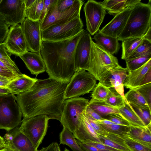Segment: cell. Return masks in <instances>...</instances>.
I'll list each match as a JSON object with an SVG mask.
<instances>
[{
	"instance_id": "1",
	"label": "cell",
	"mask_w": 151,
	"mask_h": 151,
	"mask_svg": "<svg viewBox=\"0 0 151 151\" xmlns=\"http://www.w3.org/2000/svg\"><path fill=\"white\" fill-rule=\"evenodd\" d=\"M68 83L50 77L38 79L30 89L17 95L23 119L44 115L60 122Z\"/></svg>"
},
{
	"instance_id": "2",
	"label": "cell",
	"mask_w": 151,
	"mask_h": 151,
	"mask_svg": "<svg viewBox=\"0 0 151 151\" xmlns=\"http://www.w3.org/2000/svg\"><path fill=\"white\" fill-rule=\"evenodd\" d=\"M84 31L63 40H42L40 54L49 77L69 82L76 72L74 61L76 47Z\"/></svg>"
},
{
	"instance_id": "3",
	"label": "cell",
	"mask_w": 151,
	"mask_h": 151,
	"mask_svg": "<svg viewBox=\"0 0 151 151\" xmlns=\"http://www.w3.org/2000/svg\"><path fill=\"white\" fill-rule=\"evenodd\" d=\"M151 1L147 4L141 2L132 9L126 26L119 36V40L129 38L142 37L151 27Z\"/></svg>"
},
{
	"instance_id": "4",
	"label": "cell",
	"mask_w": 151,
	"mask_h": 151,
	"mask_svg": "<svg viewBox=\"0 0 151 151\" xmlns=\"http://www.w3.org/2000/svg\"><path fill=\"white\" fill-rule=\"evenodd\" d=\"M119 65L117 59L105 51L93 40L88 72L102 84L110 74L111 71Z\"/></svg>"
},
{
	"instance_id": "5",
	"label": "cell",
	"mask_w": 151,
	"mask_h": 151,
	"mask_svg": "<svg viewBox=\"0 0 151 151\" xmlns=\"http://www.w3.org/2000/svg\"><path fill=\"white\" fill-rule=\"evenodd\" d=\"M16 99L12 93L0 95V129L9 132L22 122V113Z\"/></svg>"
},
{
	"instance_id": "6",
	"label": "cell",
	"mask_w": 151,
	"mask_h": 151,
	"mask_svg": "<svg viewBox=\"0 0 151 151\" xmlns=\"http://www.w3.org/2000/svg\"><path fill=\"white\" fill-rule=\"evenodd\" d=\"M88 102V99L79 97L65 100L60 122L73 134L79 128Z\"/></svg>"
},
{
	"instance_id": "7",
	"label": "cell",
	"mask_w": 151,
	"mask_h": 151,
	"mask_svg": "<svg viewBox=\"0 0 151 151\" xmlns=\"http://www.w3.org/2000/svg\"><path fill=\"white\" fill-rule=\"evenodd\" d=\"M96 80L93 75L86 70H77L67 86L65 93V99L88 93L95 87Z\"/></svg>"
},
{
	"instance_id": "8",
	"label": "cell",
	"mask_w": 151,
	"mask_h": 151,
	"mask_svg": "<svg viewBox=\"0 0 151 151\" xmlns=\"http://www.w3.org/2000/svg\"><path fill=\"white\" fill-rule=\"evenodd\" d=\"M80 16L64 24L51 25L41 31V40L58 41L73 37L84 29Z\"/></svg>"
},
{
	"instance_id": "9",
	"label": "cell",
	"mask_w": 151,
	"mask_h": 151,
	"mask_svg": "<svg viewBox=\"0 0 151 151\" xmlns=\"http://www.w3.org/2000/svg\"><path fill=\"white\" fill-rule=\"evenodd\" d=\"M47 115H39L23 119L20 131L31 142L37 149L46 134L49 120Z\"/></svg>"
},
{
	"instance_id": "10",
	"label": "cell",
	"mask_w": 151,
	"mask_h": 151,
	"mask_svg": "<svg viewBox=\"0 0 151 151\" xmlns=\"http://www.w3.org/2000/svg\"><path fill=\"white\" fill-rule=\"evenodd\" d=\"M56 2L51 7L40 23L41 31L53 25L67 23L80 16L81 10L84 3L83 1L79 0L78 3L69 10L59 12L56 8Z\"/></svg>"
},
{
	"instance_id": "11",
	"label": "cell",
	"mask_w": 151,
	"mask_h": 151,
	"mask_svg": "<svg viewBox=\"0 0 151 151\" xmlns=\"http://www.w3.org/2000/svg\"><path fill=\"white\" fill-rule=\"evenodd\" d=\"M84 12L86 29L90 34L94 35L99 30L106 14V10L101 2L88 1L85 4Z\"/></svg>"
},
{
	"instance_id": "12",
	"label": "cell",
	"mask_w": 151,
	"mask_h": 151,
	"mask_svg": "<svg viewBox=\"0 0 151 151\" xmlns=\"http://www.w3.org/2000/svg\"><path fill=\"white\" fill-rule=\"evenodd\" d=\"M24 0H0V14L10 26L21 23L25 18Z\"/></svg>"
},
{
	"instance_id": "13",
	"label": "cell",
	"mask_w": 151,
	"mask_h": 151,
	"mask_svg": "<svg viewBox=\"0 0 151 151\" xmlns=\"http://www.w3.org/2000/svg\"><path fill=\"white\" fill-rule=\"evenodd\" d=\"M26 42L28 51L40 53L41 30L39 20L25 18L20 24Z\"/></svg>"
},
{
	"instance_id": "14",
	"label": "cell",
	"mask_w": 151,
	"mask_h": 151,
	"mask_svg": "<svg viewBox=\"0 0 151 151\" xmlns=\"http://www.w3.org/2000/svg\"><path fill=\"white\" fill-rule=\"evenodd\" d=\"M92 40L89 32L85 30L75 49L74 61L76 71L79 70L88 71Z\"/></svg>"
},
{
	"instance_id": "15",
	"label": "cell",
	"mask_w": 151,
	"mask_h": 151,
	"mask_svg": "<svg viewBox=\"0 0 151 151\" xmlns=\"http://www.w3.org/2000/svg\"><path fill=\"white\" fill-rule=\"evenodd\" d=\"M8 51L19 56L28 51L26 42L20 24L11 26L4 42Z\"/></svg>"
},
{
	"instance_id": "16",
	"label": "cell",
	"mask_w": 151,
	"mask_h": 151,
	"mask_svg": "<svg viewBox=\"0 0 151 151\" xmlns=\"http://www.w3.org/2000/svg\"><path fill=\"white\" fill-rule=\"evenodd\" d=\"M4 147L12 151H37L30 140L17 127L5 134Z\"/></svg>"
},
{
	"instance_id": "17",
	"label": "cell",
	"mask_w": 151,
	"mask_h": 151,
	"mask_svg": "<svg viewBox=\"0 0 151 151\" xmlns=\"http://www.w3.org/2000/svg\"><path fill=\"white\" fill-rule=\"evenodd\" d=\"M132 8H127L115 15L114 18L99 31L103 34L117 38L126 26Z\"/></svg>"
},
{
	"instance_id": "18",
	"label": "cell",
	"mask_w": 151,
	"mask_h": 151,
	"mask_svg": "<svg viewBox=\"0 0 151 151\" xmlns=\"http://www.w3.org/2000/svg\"><path fill=\"white\" fill-rule=\"evenodd\" d=\"M127 73L126 68H123L119 65L111 71L110 75L103 83L109 88L114 89L125 100L124 83Z\"/></svg>"
},
{
	"instance_id": "19",
	"label": "cell",
	"mask_w": 151,
	"mask_h": 151,
	"mask_svg": "<svg viewBox=\"0 0 151 151\" xmlns=\"http://www.w3.org/2000/svg\"><path fill=\"white\" fill-rule=\"evenodd\" d=\"M19 57L32 74L37 76L46 71V65L40 53L27 51Z\"/></svg>"
},
{
	"instance_id": "20",
	"label": "cell",
	"mask_w": 151,
	"mask_h": 151,
	"mask_svg": "<svg viewBox=\"0 0 151 151\" xmlns=\"http://www.w3.org/2000/svg\"><path fill=\"white\" fill-rule=\"evenodd\" d=\"M73 134L77 140L82 143L90 140L102 143L99 135L96 133L90 124L84 112L79 128Z\"/></svg>"
},
{
	"instance_id": "21",
	"label": "cell",
	"mask_w": 151,
	"mask_h": 151,
	"mask_svg": "<svg viewBox=\"0 0 151 151\" xmlns=\"http://www.w3.org/2000/svg\"><path fill=\"white\" fill-rule=\"evenodd\" d=\"M150 69L151 59L139 68L128 72L124 81V87L130 89L140 86L147 73Z\"/></svg>"
},
{
	"instance_id": "22",
	"label": "cell",
	"mask_w": 151,
	"mask_h": 151,
	"mask_svg": "<svg viewBox=\"0 0 151 151\" xmlns=\"http://www.w3.org/2000/svg\"><path fill=\"white\" fill-rule=\"evenodd\" d=\"M37 80L22 74L11 81L6 87L12 93L19 95L30 89Z\"/></svg>"
},
{
	"instance_id": "23",
	"label": "cell",
	"mask_w": 151,
	"mask_h": 151,
	"mask_svg": "<svg viewBox=\"0 0 151 151\" xmlns=\"http://www.w3.org/2000/svg\"><path fill=\"white\" fill-rule=\"evenodd\" d=\"M96 43L107 52L113 55L119 49L117 38L103 34L99 31L94 37Z\"/></svg>"
},
{
	"instance_id": "24",
	"label": "cell",
	"mask_w": 151,
	"mask_h": 151,
	"mask_svg": "<svg viewBox=\"0 0 151 151\" xmlns=\"http://www.w3.org/2000/svg\"><path fill=\"white\" fill-rule=\"evenodd\" d=\"M140 2V0H106L101 3L108 13L115 15L127 8L133 7Z\"/></svg>"
},
{
	"instance_id": "25",
	"label": "cell",
	"mask_w": 151,
	"mask_h": 151,
	"mask_svg": "<svg viewBox=\"0 0 151 151\" xmlns=\"http://www.w3.org/2000/svg\"><path fill=\"white\" fill-rule=\"evenodd\" d=\"M122 117L127 121L131 126H145L130 105L127 101L123 105L117 108Z\"/></svg>"
},
{
	"instance_id": "26",
	"label": "cell",
	"mask_w": 151,
	"mask_h": 151,
	"mask_svg": "<svg viewBox=\"0 0 151 151\" xmlns=\"http://www.w3.org/2000/svg\"><path fill=\"white\" fill-rule=\"evenodd\" d=\"M99 136L102 143L118 151H131L126 143L122 136L109 132L106 136Z\"/></svg>"
},
{
	"instance_id": "27",
	"label": "cell",
	"mask_w": 151,
	"mask_h": 151,
	"mask_svg": "<svg viewBox=\"0 0 151 151\" xmlns=\"http://www.w3.org/2000/svg\"><path fill=\"white\" fill-rule=\"evenodd\" d=\"M88 106L103 118L112 114H117L122 117L117 108L109 105L105 101H98L91 99L88 102Z\"/></svg>"
},
{
	"instance_id": "28",
	"label": "cell",
	"mask_w": 151,
	"mask_h": 151,
	"mask_svg": "<svg viewBox=\"0 0 151 151\" xmlns=\"http://www.w3.org/2000/svg\"><path fill=\"white\" fill-rule=\"evenodd\" d=\"M151 125L142 127L130 126L129 135L133 138L151 143Z\"/></svg>"
},
{
	"instance_id": "29",
	"label": "cell",
	"mask_w": 151,
	"mask_h": 151,
	"mask_svg": "<svg viewBox=\"0 0 151 151\" xmlns=\"http://www.w3.org/2000/svg\"><path fill=\"white\" fill-rule=\"evenodd\" d=\"M143 39L140 37H132L122 41V59L126 60L132 53Z\"/></svg>"
},
{
	"instance_id": "30",
	"label": "cell",
	"mask_w": 151,
	"mask_h": 151,
	"mask_svg": "<svg viewBox=\"0 0 151 151\" xmlns=\"http://www.w3.org/2000/svg\"><path fill=\"white\" fill-rule=\"evenodd\" d=\"M75 138L73 134L67 128L63 127L60 135V144L67 145L73 151H84Z\"/></svg>"
},
{
	"instance_id": "31",
	"label": "cell",
	"mask_w": 151,
	"mask_h": 151,
	"mask_svg": "<svg viewBox=\"0 0 151 151\" xmlns=\"http://www.w3.org/2000/svg\"><path fill=\"white\" fill-rule=\"evenodd\" d=\"M12 54L6 48L4 42L0 43V60L7 65L17 76L22 74L15 63L11 58Z\"/></svg>"
},
{
	"instance_id": "32",
	"label": "cell",
	"mask_w": 151,
	"mask_h": 151,
	"mask_svg": "<svg viewBox=\"0 0 151 151\" xmlns=\"http://www.w3.org/2000/svg\"><path fill=\"white\" fill-rule=\"evenodd\" d=\"M122 136L131 151H151V143L133 138L128 135Z\"/></svg>"
},
{
	"instance_id": "33",
	"label": "cell",
	"mask_w": 151,
	"mask_h": 151,
	"mask_svg": "<svg viewBox=\"0 0 151 151\" xmlns=\"http://www.w3.org/2000/svg\"><path fill=\"white\" fill-rule=\"evenodd\" d=\"M44 5V0H35L29 7L25 9V17L34 21L40 20Z\"/></svg>"
},
{
	"instance_id": "34",
	"label": "cell",
	"mask_w": 151,
	"mask_h": 151,
	"mask_svg": "<svg viewBox=\"0 0 151 151\" xmlns=\"http://www.w3.org/2000/svg\"><path fill=\"white\" fill-rule=\"evenodd\" d=\"M124 96L126 101L129 104L149 108L144 98L135 88L130 89Z\"/></svg>"
},
{
	"instance_id": "35",
	"label": "cell",
	"mask_w": 151,
	"mask_h": 151,
	"mask_svg": "<svg viewBox=\"0 0 151 151\" xmlns=\"http://www.w3.org/2000/svg\"><path fill=\"white\" fill-rule=\"evenodd\" d=\"M150 54L151 42L147 40L143 39L135 50L127 59H132Z\"/></svg>"
},
{
	"instance_id": "36",
	"label": "cell",
	"mask_w": 151,
	"mask_h": 151,
	"mask_svg": "<svg viewBox=\"0 0 151 151\" xmlns=\"http://www.w3.org/2000/svg\"><path fill=\"white\" fill-rule=\"evenodd\" d=\"M110 91V88L99 82L92 90L91 95V99L98 101H105Z\"/></svg>"
},
{
	"instance_id": "37",
	"label": "cell",
	"mask_w": 151,
	"mask_h": 151,
	"mask_svg": "<svg viewBox=\"0 0 151 151\" xmlns=\"http://www.w3.org/2000/svg\"><path fill=\"white\" fill-rule=\"evenodd\" d=\"M145 126L151 125V111L149 107H144L129 104Z\"/></svg>"
},
{
	"instance_id": "38",
	"label": "cell",
	"mask_w": 151,
	"mask_h": 151,
	"mask_svg": "<svg viewBox=\"0 0 151 151\" xmlns=\"http://www.w3.org/2000/svg\"><path fill=\"white\" fill-rule=\"evenodd\" d=\"M151 59V54L125 60L128 73L140 67Z\"/></svg>"
},
{
	"instance_id": "39",
	"label": "cell",
	"mask_w": 151,
	"mask_h": 151,
	"mask_svg": "<svg viewBox=\"0 0 151 151\" xmlns=\"http://www.w3.org/2000/svg\"><path fill=\"white\" fill-rule=\"evenodd\" d=\"M126 100L114 89L110 88V91L105 102L108 104L118 108L124 104Z\"/></svg>"
},
{
	"instance_id": "40",
	"label": "cell",
	"mask_w": 151,
	"mask_h": 151,
	"mask_svg": "<svg viewBox=\"0 0 151 151\" xmlns=\"http://www.w3.org/2000/svg\"><path fill=\"white\" fill-rule=\"evenodd\" d=\"M101 124L108 132L120 136L129 135L130 129V126L116 124L109 125Z\"/></svg>"
},
{
	"instance_id": "41",
	"label": "cell",
	"mask_w": 151,
	"mask_h": 151,
	"mask_svg": "<svg viewBox=\"0 0 151 151\" xmlns=\"http://www.w3.org/2000/svg\"><path fill=\"white\" fill-rule=\"evenodd\" d=\"M135 89L143 97L151 109V83L140 86Z\"/></svg>"
},
{
	"instance_id": "42",
	"label": "cell",
	"mask_w": 151,
	"mask_h": 151,
	"mask_svg": "<svg viewBox=\"0 0 151 151\" xmlns=\"http://www.w3.org/2000/svg\"><path fill=\"white\" fill-rule=\"evenodd\" d=\"M79 0H57L55 4L57 10L59 12H64L72 7Z\"/></svg>"
},
{
	"instance_id": "43",
	"label": "cell",
	"mask_w": 151,
	"mask_h": 151,
	"mask_svg": "<svg viewBox=\"0 0 151 151\" xmlns=\"http://www.w3.org/2000/svg\"><path fill=\"white\" fill-rule=\"evenodd\" d=\"M85 114L90 124L97 134L100 136L104 137L108 134L109 132L102 127L101 124L97 123L95 120L88 115Z\"/></svg>"
},
{
	"instance_id": "44",
	"label": "cell",
	"mask_w": 151,
	"mask_h": 151,
	"mask_svg": "<svg viewBox=\"0 0 151 151\" xmlns=\"http://www.w3.org/2000/svg\"><path fill=\"white\" fill-rule=\"evenodd\" d=\"M114 123L116 124L131 126L130 124L119 115L112 114L108 115L103 118Z\"/></svg>"
},
{
	"instance_id": "45",
	"label": "cell",
	"mask_w": 151,
	"mask_h": 151,
	"mask_svg": "<svg viewBox=\"0 0 151 151\" xmlns=\"http://www.w3.org/2000/svg\"><path fill=\"white\" fill-rule=\"evenodd\" d=\"M57 1V0H44L43 6L39 20L40 23L43 20L51 7Z\"/></svg>"
},
{
	"instance_id": "46",
	"label": "cell",
	"mask_w": 151,
	"mask_h": 151,
	"mask_svg": "<svg viewBox=\"0 0 151 151\" xmlns=\"http://www.w3.org/2000/svg\"><path fill=\"white\" fill-rule=\"evenodd\" d=\"M84 143L93 146L101 150L105 151H118L115 149L98 142L89 140Z\"/></svg>"
},
{
	"instance_id": "47",
	"label": "cell",
	"mask_w": 151,
	"mask_h": 151,
	"mask_svg": "<svg viewBox=\"0 0 151 151\" xmlns=\"http://www.w3.org/2000/svg\"><path fill=\"white\" fill-rule=\"evenodd\" d=\"M84 113L95 120L104 119L88 105L85 109Z\"/></svg>"
},
{
	"instance_id": "48",
	"label": "cell",
	"mask_w": 151,
	"mask_h": 151,
	"mask_svg": "<svg viewBox=\"0 0 151 151\" xmlns=\"http://www.w3.org/2000/svg\"><path fill=\"white\" fill-rule=\"evenodd\" d=\"M0 75L6 77L12 80L18 77L11 70H6L0 65Z\"/></svg>"
},
{
	"instance_id": "49",
	"label": "cell",
	"mask_w": 151,
	"mask_h": 151,
	"mask_svg": "<svg viewBox=\"0 0 151 151\" xmlns=\"http://www.w3.org/2000/svg\"><path fill=\"white\" fill-rule=\"evenodd\" d=\"M76 141L78 145L84 151H105L100 150L91 145L82 143L78 140H76Z\"/></svg>"
},
{
	"instance_id": "50",
	"label": "cell",
	"mask_w": 151,
	"mask_h": 151,
	"mask_svg": "<svg viewBox=\"0 0 151 151\" xmlns=\"http://www.w3.org/2000/svg\"><path fill=\"white\" fill-rule=\"evenodd\" d=\"M12 80L6 77L0 75V87H6Z\"/></svg>"
},
{
	"instance_id": "51",
	"label": "cell",
	"mask_w": 151,
	"mask_h": 151,
	"mask_svg": "<svg viewBox=\"0 0 151 151\" xmlns=\"http://www.w3.org/2000/svg\"><path fill=\"white\" fill-rule=\"evenodd\" d=\"M150 83H151V69L147 73L141 82L140 86Z\"/></svg>"
},
{
	"instance_id": "52",
	"label": "cell",
	"mask_w": 151,
	"mask_h": 151,
	"mask_svg": "<svg viewBox=\"0 0 151 151\" xmlns=\"http://www.w3.org/2000/svg\"><path fill=\"white\" fill-rule=\"evenodd\" d=\"M37 151H55V142H52L48 146L43 147Z\"/></svg>"
},
{
	"instance_id": "53",
	"label": "cell",
	"mask_w": 151,
	"mask_h": 151,
	"mask_svg": "<svg viewBox=\"0 0 151 151\" xmlns=\"http://www.w3.org/2000/svg\"><path fill=\"white\" fill-rule=\"evenodd\" d=\"M95 120L97 123L101 124L109 125L115 124L113 122L105 119L101 120Z\"/></svg>"
},
{
	"instance_id": "54",
	"label": "cell",
	"mask_w": 151,
	"mask_h": 151,
	"mask_svg": "<svg viewBox=\"0 0 151 151\" xmlns=\"http://www.w3.org/2000/svg\"><path fill=\"white\" fill-rule=\"evenodd\" d=\"M11 93L10 90L6 87H0V95H4Z\"/></svg>"
},
{
	"instance_id": "55",
	"label": "cell",
	"mask_w": 151,
	"mask_h": 151,
	"mask_svg": "<svg viewBox=\"0 0 151 151\" xmlns=\"http://www.w3.org/2000/svg\"><path fill=\"white\" fill-rule=\"evenodd\" d=\"M143 37V39L147 40L151 42V27L150 28Z\"/></svg>"
},
{
	"instance_id": "56",
	"label": "cell",
	"mask_w": 151,
	"mask_h": 151,
	"mask_svg": "<svg viewBox=\"0 0 151 151\" xmlns=\"http://www.w3.org/2000/svg\"><path fill=\"white\" fill-rule=\"evenodd\" d=\"M35 1V0H24L25 9L31 6Z\"/></svg>"
},
{
	"instance_id": "57",
	"label": "cell",
	"mask_w": 151,
	"mask_h": 151,
	"mask_svg": "<svg viewBox=\"0 0 151 151\" xmlns=\"http://www.w3.org/2000/svg\"><path fill=\"white\" fill-rule=\"evenodd\" d=\"M5 145V141L4 138L0 136V149L4 147Z\"/></svg>"
},
{
	"instance_id": "58",
	"label": "cell",
	"mask_w": 151,
	"mask_h": 151,
	"mask_svg": "<svg viewBox=\"0 0 151 151\" xmlns=\"http://www.w3.org/2000/svg\"><path fill=\"white\" fill-rule=\"evenodd\" d=\"M55 151H61L58 144L57 142H55Z\"/></svg>"
},
{
	"instance_id": "59",
	"label": "cell",
	"mask_w": 151,
	"mask_h": 151,
	"mask_svg": "<svg viewBox=\"0 0 151 151\" xmlns=\"http://www.w3.org/2000/svg\"><path fill=\"white\" fill-rule=\"evenodd\" d=\"M0 151H12L6 148H3L0 149Z\"/></svg>"
},
{
	"instance_id": "60",
	"label": "cell",
	"mask_w": 151,
	"mask_h": 151,
	"mask_svg": "<svg viewBox=\"0 0 151 151\" xmlns=\"http://www.w3.org/2000/svg\"><path fill=\"white\" fill-rule=\"evenodd\" d=\"M64 151H70L68 150L66 148H65V149Z\"/></svg>"
}]
</instances>
